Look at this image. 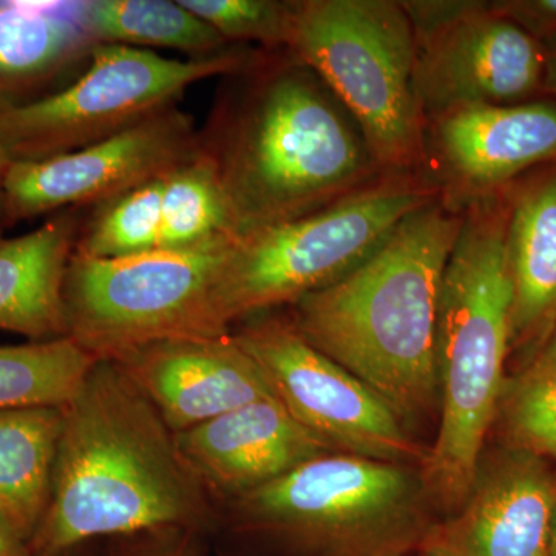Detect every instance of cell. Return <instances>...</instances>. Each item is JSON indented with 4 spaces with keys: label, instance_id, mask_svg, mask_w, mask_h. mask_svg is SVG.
Wrapping results in <instances>:
<instances>
[{
    "label": "cell",
    "instance_id": "cell-1",
    "mask_svg": "<svg viewBox=\"0 0 556 556\" xmlns=\"http://www.w3.org/2000/svg\"><path fill=\"white\" fill-rule=\"evenodd\" d=\"M233 76L200 146L217 167L237 237L306 217L386 177L350 113L289 51Z\"/></svg>",
    "mask_w": 556,
    "mask_h": 556
},
{
    "label": "cell",
    "instance_id": "cell-2",
    "mask_svg": "<svg viewBox=\"0 0 556 556\" xmlns=\"http://www.w3.org/2000/svg\"><path fill=\"white\" fill-rule=\"evenodd\" d=\"M460 225L463 208L441 195L402 219L356 268L292 305L295 331L407 426L439 407V299Z\"/></svg>",
    "mask_w": 556,
    "mask_h": 556
},
{
    "label": "cell",
    "instance_id": "cell-3",
    "mask_svg": "<svg viewBox=\"0 0 556 556\" xmlns=\"http://www.w3.org/2000/svg\"><path fill=\"white\" fill-rule=\"evenodd\" d=\"M193 478L141 388L118 362L100 358L64 407L40 540L58 552L188 521L200 503Z\"/></svg>",
    "mask_w": 556,
    "mask_h": 556
},
{
    "label": "cell",
    "instance_id": "cell-4",
    "mask_svg": "<svg viewBox=\"0 0 556 556\" xmlns=\"http://www.w3.org/2000/svg\"><path fill=\"white\" fill-rule=\"evenodd\" d=\"M507 190L463 207L439 299L437 441L422 463L431 500L457 508L484 455L506 387L511 288Z\"/></svg>",
    "mask_w": 556,
    "mask_h": 556
},
{
    "label": "cell",
    "instance_id": "cell-5",
    "mask_svg": "<svg viewBox=\"0 0 556 556\" xmlns=\"http://www.w3.org/2000/svg\"><path fill=\"white\" fill-rule=\"evenodd\" d=\"M287 50L350 113L383 174L408 175L422 163L415 31L401 2L292 0Z\"/></svg>",
    "mask_w": 556,
    "mask_h": 556
},
{
    "label": "cell",
    "instance_id": "cell-6",
    "mask_svg": "<svg viewBox=\"0 0 556 556\" xmlns=\"http://www.w3.org/2000/svg\"><path fill=\"white\" fill-rule=\"evenodd\" d=\"M441 197L438 186L386 175L331 206L236 237L214 288L219 327L334 283L367 258L399 223Z\"/></svg>",
    "mask_w": 556,
    "mask_h": 556
},
{
    "label": "cell",
    "instance_id": "cell-7",
    "mask_svg": "<svg viewBox=\"0 0 556 556\" xmlns=\"http://www.w3.org/2000/svg\"><path fill=\"white\" fill-rule=\"evenodd\" d=\"M233 239L123 258L73 252L64 283L68 338L118 361L172 339L222 338L214 288Z\"/></svg>",
    "mask_w": 556,
    "mask_h": 556
},
{
    "label": "cell",
    "instance_id": "cell-8",
    "mask_svg": "<svg viewBox=\"0 0 556 556\" xmlns=\"http://www.w3.org/2000/svg\"><path fill=\"white\" fill-rule=\"evenodd\" d=\"M260 58L244 46L175 60L153 50L98 43L72 83L27 104L0 109V142L11 163L75 152L174 108L193 84L237 75Z\"/></svg>",
    "mask_w": 556,
    "mask_h": 556
},
{
    "label": "cell",
    "instance_id": "cell-9",
    "mask_svg": "<svg viewBox=\"0 0 556 556\" xmlns=\"http://www.w3.org/2000/svg\"><path fill=\"white\" fill-rule=\"evenodd\" d=\"M422 471L332 452L241 497L258 525L302 538L331 556H383L420 548L431 527Z\"/></svg>",
    "mask_w": 556,
    "mask_h": 556
},
{
    "label": "cell",
    "instance_id": "cell-10",
    "mask_svg": "<svg viewBox=\"0 0 556 556\" xmlns=\"http://www.w3.org/2000/svg\"><path fill=\"white\" fill-rule=\"evenodd\" d=\"M415 31V89L426 123L453 110L519 104L544 89L547 49L490 2H401Z\"/></svg>",
    "mask_w": 556,
    "mask_h": 556
},
{
    "label": "cell",
    "instance_id": "cell-11",
    "mask_svg": "<svg viewBox=\"0 0 556 556\" xmlns=\"http://www.w3.org/2000/svg\"><path fill=\"white\" fill-rule=\"evenodd\" d=\"M232 336L263 369L289 415L334 452L422 466L427 453L397 413L306 342L289 320H254Z\"/></svg>",
    "mask_w": 556,
    "mask_h": 556
},
{
    "label": "cell",
    "instance_id": "cell-12",
    "mask_svg": "<svg viewBox=\"0 0 556 556\" xmlns=\"http://www.w3.org/2000/svg\"><path fill=\"white\" fill-rule=\"evenodd\" d=\"M199 149L192 116L174 105L75 152L13 161L3 181L2 226L108 203L169 174Z\"/></svg>",
    "mask_w": 556,
    "mask_h": 556
},
{
    "label": "cell",
    "instance_id": "cell-13",
    "mask_svg": "<svg viewBox=\"0 0 556 556\" xmlns=\"http://www.w3.org/2000/svg\"><path fill=\"white\" fill-rule=\"evenodd\" d=\"M556 470L543 457L504 442L484 453L456 514L431 527L433 556H551Z\"/></svg>",
    "mask_w": 556,
    "mask_h": 556
},
{
    "label": "cell",
    "instance_id": "cell-14",
    "mask_svg": "<svg viewBox=\"0 0 556 556\" xmlns=\"http://www.w3.org/2000/svg\"><path fill=\"white\" fill-rule=\"evenodd\" d=\"M442 199L457 208L508 188L522 172L556 163V102L478 105L427 124Z\"/></svg>",
    "mask_w": 556,
    "mask_h": 556
},
{
    "label": "cell",
    "instance_id": "cell-15",
    "mask_svg": "<svg viewBox=\"0 0 556 556\" xmlns=\"http://www.w3.org/2000/svg\"><path fill=\"white\" fill-rule=\"evenodd\" d=\"M115 362L174 434L276 397L265 372L232 332L222 338L163 340Z\"/></svg>",
    "mask_w": 556,
    "mask_h": 556
},
{
    "label": "cell",
    "instance_id": "cell-16",
    "mask_svg": "<svg viewBox=\"0 0 556 556\" xmlns=\"http://www.w3.org/2000/svg\"><path fill=\"white\" fill-rule=\"evenodd\" d=\"M175 445L193 477L248 493L334 450L300 426L277 397L252 402L189 430Z\"/></svg>",
    "mask_w": 556,
    "mask_h": 556
},
{
    "label": "cell",
    "instance_id": "cell-17",
    "mask_svg": "<svg viewBox=\"0 0 556 556\" xmlns=\"http://www.w3.org/2000/svg\"><path fill=\"white\" fill-rule=\"evenodd\" d=\"M510 356L527 365L556 329V166L507 188Z\"/></svg>",
    "mask_w": 556,
    "mask_h": 556
},
{
    "label": "cell",
    "instance_id": "cell-18",
    "mask_svg": "<svg viewBox=\"0 0 556 556\" xmlns=\"http://www.w3.org/2000/svg\"><path fill=\"white\" fill-rule=\"evenodd\" d=\"M97 46L80 0H0V109L38 100L79 75Z\"/></svg>",
    "mask_w": 556,
    "mask_h": 556
},
{
    "label": "cell",
    "instance_id": "cell-19",
    "mask_svg": "<svg viewBox=\"0 0 556 556\" xmlns=\"http://www.w3.org/2000/svg\"><path fill=\"white\" fill-rule=\"evenodd\" d=\"M65 208L40 228L0 240V329L31 342L68 338L64 283L84 218Z\"/></svg>",
    "mask_w": 556,
    "mask_h": 556
},
{
    "label": "cell",
    "instance_id": "cell-20",
    "mask_svg": "<svg viewBox=\"0 0 556 556\" xmlns=\"http://www.w3.org/2000/svg\"><path fill=\"white\" fill-rule=\"evenodd\" d=\"M64 408L0 409V515L21 536L46 517Z\"/></svg>",
    "mask_w": 556,
    "mask_h": 556
},
{
    "label": "cell",
    "instance_id": "cell-21",
    "mask_svg": "<svg viewBox=\"0 0 556 556\" xmlns=\"http://www.w3.org/2000/svg\"><path fill=\"white\" fill-rule=\"evenodd\" d=\"M80 11L97 43L175 50L188 58L214 56L233 47L179 0H80Z\"/></svg>",
    "mask_w": 556,
    "mask_h": 556
},
{
    "label": "cell",
    "instance_id": "cell-22",
    "mask_svg": "<svg viewBox=\"0 0 556 556\" xmlns=\"http://www.w3.org/2000/svg\"><path fill=\"white\" fill-rule=\"evenodd\" d=\"M236 237L217 167L200 146L164 175L159 251H182Z\"/></svg>",
    "mask_w": 556,
    "mask_h": 556
},
{
    "label": "cell",
    "instance_id": "cell-23",
    "mask_svg": "<svg viewBox=\"0 0 556 556\" xmlns=\"http://www.w3.org/2000/svg\"><path fill=\"white\" fill-rule=\"evenodd\" d=\"M98 361L72 338L0 346V409L64 408Z\"/></svg>",
    "mask_w": 556,
    "mask_h": 556
},
{
    "label": "cell",
    "instance_id": "cell-24",
    "mask_svg": "<svg viewBox=\"0 0 556 556\" xmlns=\"http://www.w3.org/2000/svg\"><path fill=\"white\" fill-rule=\"evenodd\" d=\"M163 188L164 175L94 206L89 222H84L75 252L93 258H123L159 251Z\"/></svg>",
    "mask_w": 556,
    "mask_h": 556
},
{
    "label": "cell",
    "instance_id": "cell-25",
    "mask_svg": "<svg viewBox=\"0 0 556 556\" xmlns=\"http://www.w3.org/2000/svg\"><path fill=\"white\" fill-rule=\"evenodd\" d=\"M496 419L506 444L556 463V371L525 368L507 379Z\"/></svg>",
    "mask_w": 556,
    "mask_h": 556
},
{
    "label": "cell",
    "instance_id": "cell-26",
    "mask_svg": "<svg viewBox=\"0 0 556 556\" xmlns=\"http://www.w3.org/2000/svg\"><path fill=\"white\" fill-rule=\"evenodd\" d=\"M232 46L257 42L270 51L287 50L292 0H179Z\"/></svg>",
    "mask_w": 556,
    "mask_h": 556
},
{
    "label": "cell",
    "instance_id": "cell-27",
    "mask_svg": "<svg viewBox=\"0 0 556 556\" xmlns=\"http://www.w3.org/2000/svg\"><path fill=\"white\" fill-rule=\"evenodd\" d=\"M490 5L541 43L556 40V0H504Z\"/></svg>",
    "mask_w": 556,
    "mask_h": 556
},
{
    "label": "cell",
    "instance_id": "cell-28",
    "mask_svg": "<svg viewBox=\"0 0 556 556\" xmlns=\"http://www.w3.org/2000/svg\"><path fill=\"white\" fill-rule=\"evenodd\" d=\"M21 535L0 515V556H21Z\"/></svg>",
    "mask_w": 556,
    "mask_h": 556
},
{
    "label": "cell",
    "instance_id": "cell-29",
    "mask_svg": "<svg viewBox=\"0 0 556 556\" xmlns=\"http://www.w3.org/2000/svg\"><path fill=\"white\" fill-rule=\"evenodd\" d=\"M525 368L543 369V371H556V329L547 340L543 350ZM522 368V369H525Z\"/></svg>",
    "mask_w": 556,
    "mask_h": 556
},
{
    "label": "cell",
    "instance_id": "cell-30",
    "mask_svg": "<svg viewBox=\"0 0 556 556\" xmlns=\"http://www.w3.org/2000/svg\"><path fill=\"white\" fill-rule=\"evenodd\" d=\"M547 49L546 78H544V89L551 91L556 97V40Z\"/></svg>",
    "mask_w": 556,
    "mask_h": 556
},
{
    "label": "cell",
    "instance_id": "cell-31",
    "mask_svg": "<svg viewBox=\"0 0 556 556\" xmlns=\"http://www.w3.org/2000/svg\"><path fill=\"white\" fill-rule=\"evenodd\" d=\"M10 164L9 155H7L5 149H3L2 142H0V225H2L3 215V181H5V175Z\"/></svg>",
    "mask_w": 556,
    "mask_h": 556
},
{
    "label": "cell",
    "instance_id": "cell-32",
    "mask_svg": "<svg viewBox=\"0 0 556 556\" xmlns=\"http://www.w3.org/2000/svg\"><path fill=\"white\" fill-rule=\"evenodd\" d=\"M551 556H556V495H555L554 517H552Z\"/></svg>",
    "mask_w": 556,
    "mask_h": 556
},
{
    "label": "cell",
    "instance_id": "cell-33",
    "mask_svg": "<svg viewBox=\"0 0 556 556\" xmlns=\"http://www.w3.org/2000/svg\"><path fill=\"white\" fill-rule=\"evenodd\" d=\"M383 556H433L431 554H428V552L422 551V548H415V551H407V552H397V554H390V555H383Z\"/></svg>",
    "mask_w": 556,
    "mask_h": 556
},
{
    "label": "cell",
    "instance_id": "cell-34",
    "mask_svg": "<svg viewBox=\"0 0 556 556\" xmlns=\"http://www.w3.org/2000/svg\"><path fill=\"white\" fill-rule=\"evenodd\" d=\"M0 233H2V225H0Z\"/></svg>",
    "mask_w": 556,
    "mask_h": 556
}]
</instances>
